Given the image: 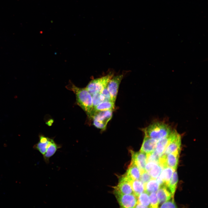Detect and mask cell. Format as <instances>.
Masks as SVG:
<instances>
[{"instance_id":"1","label":"cell","mask_w":208,"mask_h":208,"mask_svg":"<svg viewBox=\"0 0 208 208\" xmlns=\"http://www.w3.org/2000/svg\"><path fill=\"white\" fill-rule=\"evenodd\" d=\"M66 88L75 94L78 104L86 112L88 116L90 117L93 109L91 94L86 88H79L70 81H69Z\"/></svg>"},{"instance_id":"2","label":"cell","mask_w":208,"mask_h":208,"mask_svg":"<svg viewBox=\"0 0 208 208\" xmlns=\"http://www.w3.org/2000/svg\"><path fill=\"white\" fill-rule=\"evenodd\" d=\"M144 135L157 141L169 136L172 131L166 124L161 122H154L143 129Z\"/></svg>"},{"instance_id":"3","label":"cell","mask_w":208,"mask_h":208,"mask_svg":"<svg viewBox=\"0 0 208 208\" xmlns=\"http://www.w3.org/2000/svg\"><path fill=\"white\" fill-rule=\"evenodd\" d=\"M113 74H110L102 77L94 79L88 83L86 89L92 95L100 93L107 87L108 83L112 78Z\"/></svg>"},{"instance_id":"4","label":"cell","mask_w":208,"mask_h":208,"mask_svg":"<svg viewBox=\"0 0 208 208\" xmlns=\"http://www.w3.org/2000/svg\"><path fill=\"white\" fill-rule=\"evenodd\" d=\"M114 193L121 207H135L137 203L138 198L134 194H122L114 190Z\"/></svg>"},{"instance_id":"5","label":"cell","mask_w":208,"mask_h":208,"mask_svg":"<svg viewBox=\"0 0 208 208\" xmlns=\"http://www.w3.org/2000/svg\"><path fill=\"white\" fill-rule=\"evenodd\" d=\"M179 154L172 153L167 155L163 154L159 158V164L163 168L170 167L175 170L178 164Z\"/></svg>"},{"instance_id":"6","label":"cell","mask_w":208,"mask_h":208,"mask_svg":"<svg viewBox=\"0 0 208 208\" xmlns=\"http://www.w3.org/2000/svg\"><path fill=\"white\" fill-rule=\"evenodd\" d=\"M181 144L180 135L175 130L172 131L171 138L163 154L172 153H180Z\"/></svg>"},{"instance_id":"7","label":"cell","mask_w":208,"mask_h":208,"mask_svg":"<svg viewBox=\"0 0 208 208\" xmlns=\"http://www.w3.org/2000/svg\"><path fill=\"white\" fill-rule=\"evenodd\" d=\"M123 77V75H119L112 78L107 86L110 94L111 101L115 103L119 86Z\"/></svg>"},{"instance_id":"8","label":"cell","mask_w":208,"mask_h":208,"mask_svg":"<svg viewBox=\"0 0 208 208\" xmlns=\"http://www.w3.org/2000/svg\"><path fill=\"white\" fill-rule=\"evenodd\" d=\"M114 188V190L122 194H134L131 181L125 174L120 177L118 185Z\"/></svg>"},{"instance_id":"9","label":"cell","mask_w":208,"mask_h":208,"mask_svg":"<svg viewBox=\"0 0 208 208\" xmlns=\"http://www.w3.org/2000/svg\"><path fill=\"white\" fill-rule=\"evenodd\" d=\"M130 152L131 155V162L136 165L141 174L145 171V168L147 162V154L140 151L135 152L131 150Z\"/></svg>"},{"instance_id":"10","label":"cell","mask_w":208,"mask_h":208,"mask_svg":"<svg viewBox=\"0 0 208 208\" xmlns=\"http://www.w3.org/2000/svg\"><path fill=\"white\" fill-rule=\"evenodd\" d=\"M113 110L104 111H93L90 118L95 120L100 121L107 124L111 119Z\"/></svg>"},{"instance_id":"11","label":"cell","mask_w":208,"mask_h":208,"mask_svg":"<svg viewBox=\"0 0 208 208\" xmlns=\"http://www.w3.org/2000/svg\"><path fill=\"white\" fill-rule=\"evenodd\" d=\"M157 141L144 135L140 151L146 154L150 153L155 149Z\"/></svg>"},{"instance_id":"12","label":"cell","mask_w":208,"mask_h":208,"mask_svg":"<svg viewBox=\"0 0 208 208\" xmlns=\"http://www.w3.org/2000/svg\"><path fill=\"white\" fill-rule=\"evenodd\" d=\"M147 163L145 165V171L148 172L152 179L156 178L160 175L163 168L158 163L153 162Z\"/></svg>"},{"instance_id":"13","label":"cell","mask_w":208,"mask_h":208,"mask_svg":"<svg viewBox=\"0 0 208 208\" xmlns=\"http://www.w3.org/2000/svg\"><path fill=\"white\" fill-rule=\"evenodd\" d=\"M125 174L131 181L140 179L141 173L136 165L133 163L131 162Z\"/></svg>"},{"instance_id":"14","label":"cell","mask_w":208,"mask_h":208,"mask_svg":"<svg viewBox=\"0 0 208 208\" xmlns=\"http://www.w3.org/2000/svg\"><path fill=\"white\" fill-rule=\"evenodd\" d=\"M159 204H162L173 197L167 187L163 185L160 187L157 192Z\"/></svg>"},{"instance_id":"15","label":"cell","mask_w":208,"mask_h":208,"mask_svg":"<svg viewBox=\"0 0 208 208\" xmlns=\"http://www.w3.org/2000/svg\"><path fill=\"white\" fill-rule=\"evenodd\" d=\"M52 139L42 135L39 137V140L34 146V148L38 151L43 155Z\"/></svg>"},{"instance_id":"16","label":"cell","mask_w":208,"mask_h":208,"mask_svg":"<svg viewBox=\"0 0 208 208\" xmlns=\"http://www.w3.org/2000/svg\"><path fill=\"white\" fill-rule=\"evenodd\" d=\"M60 148V146L56 144L52 139L46 152L43 155L44 160L46 163L48 164L49 163L50 158L55 154Z\"/></svg>"},{"instance_id":"17","label":"cell","mask_w":208,"mask_h":208,"mask_svg":"<svg viewBox=\"0 0 208 208\" xmlns=\"http://www.w3.org/2000/svg\"><path fill=\"white\" fill-rule=\"evenodd\" d=\"M171 133L167 137L159 140L157 142L155 150L160 157L163 154L170 141L171 138Z\"/></svg>"},{"instance_id":"18","label":"cell","mask_w":208,"mask_h":208,"mask_svg":"<svg viewBox=\"0 0 208 208\" xmlns=\"http://www.w3.org/2000/svg\"><path fill=\"white\" fill-rule=\"evenodd\" d=\"M115 103L111 101H104L93 107V111H104L113 110L115 108Z\"/></svg>"},{"instance_id":"19","label":"cell","mask_w":208,"mask_h":208,"mask_svg":"<svg viewBox=\"0 0 208 208\" xmlns=\"http://www.w3.org/2000/svg\"><path fill=\"white\" fill-rule=\"evenodd\" d=\"M175 171L172 168L167 167L164 168L159 175L164 184L166 186L169 183L174 172Z\"/></svg>"},{"instance_id":"20","label":"cell","mask_w":208,"mask_h":208,"mask_svg":"<svg viewBox=\"0 0 208 208\" xmlns=\"http://www.w3.org/2000/svg\"><path fill=\"white\" fill-rule=\"evenodd\" d=\"M131 184L133 193L137 198L145 191L144 185L138 180L131 181Z\"/></svg>"},{"instance_id":"21","label":"cell","mask_w":208,"mask_h":208,"mask_svg":"<svg viewBox=\"0 0 208 208\" xmlns=\"http://www.w3.org/2000/svg\"><path fill=\"white\" fill-rule=\"evenodd\" d=\"M145 191L148 194L157 192L160 187L158 183L155 179H152L144 184Z\"/></svg>"},{"instance_id":"22","label":"cell","mask_w":208,"mask_h":208,"mask_svg":"<svg viewBox=\"0 0 208 208\" xmlns=\"http://www.w3.org/2000/svg\"><path fill=\"white\" fill-rule=\"evenodd\" d=\"M169 183L166 186L173 196L178 182V176L177 171H174Z\"/></svg>"},{"instance_id":"23","label":"cell","mask_w":208,"mask_h":208,"mask_svg":"<svg viewBox=\"0 0 208 208\" xmlns=\"http://www.w3.org/2000/svg\"><path fill=\"white\" fill-rule=\"evenodd\" d=\"M148 193L145 191L140 194L138 197V203H140L146 207H150V202Z\"/></svg>"},{"instance_id":"24","label":"cell","mask_w":208,"mask_h":208,"mask_svg":"<svg viewBox=\"0 0 208 208\" xmlns=\"http://www.w3.org/2000/svg\"><path fill=\"white\" fill-rule=\"evenodd\" d=\"M160 157L155 150L152 152L147 154V162H153L159 164Z\"/></svg>"},{"instance_id":"25","label":"cell","mask_w":208,"mask_h":208,"mask_svg":"<svg viewBox=\"0 0 208 208\" xmlns=\"http://www.w3.org/2000/svg\"><path fill=\"white\" fill-rule=\"evenodd\" d=\"M149 197L150 201V207H158L159 204L156 194L155 192L151 193Z\"/></svg>"},{"instance_id":"26","label":"cell","mask_w":208,"mask_h":208,"mask_svg":"<svg viewBox=\"0 0 208 208\" xmlns=\"http://www.w3.org/2000/svg\"><path fill=\"white\" fill-rule=\"evenodd\" d=\"M92 96L93 107L104 101L103 97L100 93H95Z\"/></svg>"},{"instance_id":"27","label":"cell","mask_w":208,"mask_h":208,"mask_svg":"<svg viewBox=\"0 0 208 208\" xmlns=\"http://www.w3.org/2000/svg\"><path fill=\"white\" fill-rule=\"evenodd\" d=\"M160 207L176 208L177 207L174 201L173 197H172L170 200L162 203Z\"/></svg>"},{"instance_id":"28","label":"cell","mask_w":208,"mask_h":208,"mask_svg":"<svg viewBox=\"0 0 208 208\" xmlns=\"http://www.w3.org/2000/svg\"><path fill=\"white\" fill-rule=\"evenodd\" d=\"M152 179L148 172L145 171L141 174L140 179V181L144 184Z\"/></svg>"},{"instance_id":"29","label":"cell","mask_w":208,"mask_h":208,"mask_svg":"<svg viewBox=\"0 0 208 208\" xmlns=\"http://www.w3.org/2000/svg\"><path fill=\"white\" fill-rule=\"evenodd\" d=\"M100 93L103 97L104 101H111L110 94L107 87L103 89Z\"/></svg>"},{"instance_id":"30","label":"cell","mask_w":208,"mask_h":208,"mask_svg":"<svg viewBox=\"0 0 208 208\" xmlns=\"http://www.w3.org/2000/svg\"><path fill=\"white\" fill-rule=\"evenodd\" d=\"M93 125L97 128L104 130L105 129L107 124L102 122L93 120Z\"/></svg>"}]
</instances>
